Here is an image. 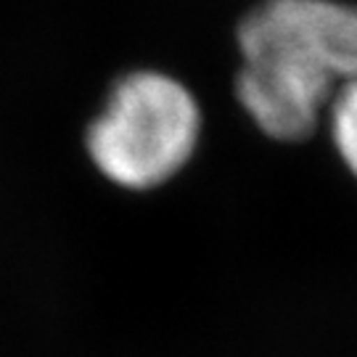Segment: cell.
Here are the masks:
<instances>
[{
    "mask_svg": "<svg viewBox=\"0 0 357 357\" xmlns=\"http://www.w3.org/2000/svg\"><path fill=\"white\" fill-rule=\"evenodd\" d=\"M236 96L275 141H305L331 98L357 77V6L344 0H262L238 24Z\"/></svg>",
    "mask_w": 357,
    "mask_h": 357,
    "instance_id": "6da1fadb",
    "label": "cell"
},
{
    "mask_svg": "<svg viewBox=\"0 0 357 357\" xmlns=\"http://www.w3.org/2000/svg\"><path fill=\"white\" fill-rule=\"evenodd\" d=\"M202 106L178 77L141 69L116 82L88 130L90 162L128 191H153L191 162Z\"/></svg>",
    "mask_w": 357,
    "mask_h": 357,
    "instance_id": "7a4b0ae2",
    "label": "cell"
},
{
    "mask_svg": "<svg viewBox=\"0 0 357 357\" xmlns=\"http://www.w3.org/2000/svg\"><path fill=\"white\" fill-rule=\"evenodd\" d=\"M326 119H328V132L339 159L357 178V77L336 90Z\"/></svg>",
    "mask_w": 357,
    "mask_h": 357,
    "instance_id": "3957f363",
    "label": "cell"
}]
</instances>
